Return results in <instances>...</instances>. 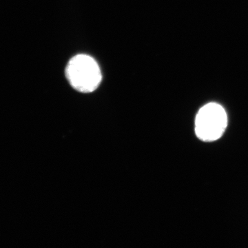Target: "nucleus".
<instances>
[{
    "label": "nucleus",
    "mask_w": 248,
    "mask_h": 248,
    "mask_svg": "<svg viewBox=\"0 0 248 248\" xmlns=\"http://www.w3.org/2000/svg\"><path fill=\"white\" fill-rule=\"evenodd\" d=\"M66 76L71 86L79 92L92 93L102 81L100 68L97 62L87 55H78L70 60Z\"/></svg>",
    "instance_id": "f257e3e1"
},
{
    "label": "nucleus",
    "mask_w": 248,
    "mask_h": 248,
    "mask_svg": "<svg viewBox=\"0 0 248 248\" xmlns=\"http://www.w3.org/2000/svg\"><path fill=\"white\" fill-rule=\"evenodd\" d=\"M227 126L228 116L226 110L217 103L205 104L196 116L195 134L202 141H217L221 138Z\"/></svg>",
    "instance_id": "f03ea898"
}]
</instances>
